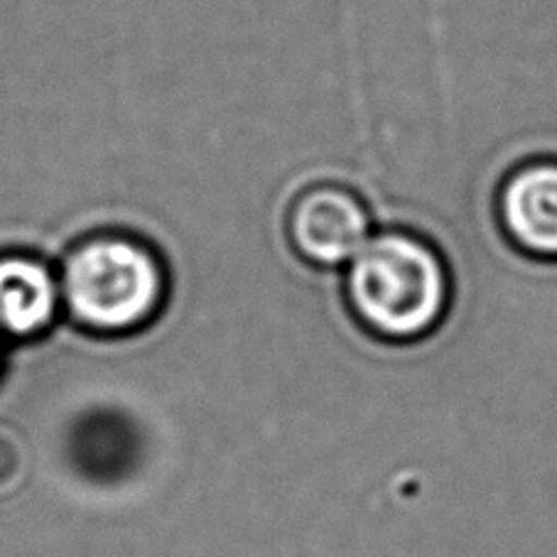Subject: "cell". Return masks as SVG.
Returning <instances> with one entry per match:
<instances>
[{
  "label": "cell",
  "mask_w": 557,
  "mask_h": 557,
  "mask_svg": "<svg viewBox=\"0 0 557 557\" xmlns=\"http://www.w3.org/2000/svg\"><path fill=\"white\" fill-rule=\"evenodd\" d=\"M344 293L363 330L388 342H418L437 330L453 302V275L418 234L381 232L347 265Z\"/></svg>",
  "instance_id": "6da1fadb"
},
{
  "label": "cell",
  "mask_w": 557,
  "mask_h": 557,
  "mask_svg": "<svg viewBox=\"0 0 557 557\" xmlns=\"http://www.w3.org/2000/svg\"><path fill=\"white\" fill-rule=\"evenodd\" d=\"M62 302L72 320L96 334H128L165 302L168 275L150 246L128 234H99L64 258Z\"/></svg>",
  "instance_id": "7a4b0ae2"
},
{
  "label": "cell",
  "mask_w": 557,
  "mask_h": 557,
  "mask_svg": "<svg viewBox=\"0 0 557 557\" xmlns=\"http://www.w3.org/2000/svg\"><path fill=\"white\" fill-rule=\"evenodd\" d=\"M293 248L320 268H347L371 242V211L347 187L317 185L293 201L287 216Z\"/></svg>",
  "instance_id": "3957f363"
},
{
  "label": "cell",
  "mask_w": 557,
  "mask_h": 557,
  "mask_svg": "<svg viewBox=\"0 0 557 557\" xmlns=\"http://www.w3.org/2000/svg\"><path fill=\"white\" fill-rule=\"evenodd\" d=\"M496 211L518 251L557 261V160H533L513 170L498 189Z\"/></svg>",
  "instance_id": "277c9868"
},
{
  "label": "cell",
  "mask_w": 557,
  "mask_h": 557,
  "mask_svg": "<svg viewBox=\"0 0 557 557\" xmlns=\"http://www.w3.org/2000/svg\"><path fill=\"white\" fill-rule=\"evenodd\" d=\"M64 307L60 273L33 253L0 256V334L33 339L54 324Z\"/></svg>",
  "instance_id": "5b68a950"
}]
</instances>
